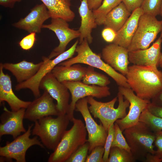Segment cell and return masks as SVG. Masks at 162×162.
I'll return each mask as SVG.
<instances>
[{"label": "cell", "instance_id": "cell-33", "mask_svg": "<svg viewBox=\"0 0 162 162\" xmlns=\"http://www.w3.org/2000/svg\"><path fill=\"white\" fill-rule=\"evenodd\" d=\"M89 144L87 141L80 146L66 162H85L88 155Z\"/></svg>", "mask_w": 162, "mask_h": 162}, {"label": "cell", "instance_id": "cell-30", "mask_svg": "<svg viewBox=\"0 0 162 162\" xmlns=\"http://www.w3.org/2000/svg\"><path fill=\"white\" fill-rule=\"evenodd\" d=\"M139 121L146 124L155 133L162 130V118L153 115L147 108L141 113Z\"/></svg>", "mask_w": 162, "mask_h": 162}, {"label": "cell", "instance_id": "cell-29", "mask_svg": "<svg viewBox=\"0 0 162 162\" xmlns=\"http://www.w3.org/2000/svg\"><path fill=\"white\" fill-rule=\"evenodd\" d=\"M136 160L131 152L118 147L111 148L107 162H135Z\"/></svg>", "mask_w": 162, "mask_h": 162}, {"label": "cell", "instance_id": "cell-6", "mask_svg": "<svg viewBox=\"0 0 162 162\" xmlns=\"http://www.w3.org/2000/svg\"><path fill=\"white\" fill-rule=\"evenodd\" d=\"M123 133L136 160L144 162L148 153L155 154L153 144L156 138L155 133L145 123L139 121L124 130Z\"/></svg>", "mask_w": 162, "mask_h": 162}, {"label": "cell", "instance_id": "cell-28", "mask_svg": "<svg viewBox=\"0 0 162 162\" xmlns=\"http://www.w3.org/2000/svg\"><path fill=\"white\" fill-rule=\"evenodd\" d=\"M122 0H104L97 9L92 10L97 25H103L107 15L122 2Z\"/></svg>", "mask_w": 162, "mask_h": 162}, {"label": "cell", "instance_id": "cell-21", "mask_svg": "<svg viewBox=\"0 0 162 162\" xmlns=\"http://www.w3.org/2000/svg\"><path fill=\"white\" fill-rule=\"evenodd\" d=\"M143 14L141 8L134 10L124 25L116 32L112 43L128 48L137 29L140 18Z\"/></svg>", "mask_w": 162, "mask_h": 162}, {"label": "cell", "instance_id": "cell-13", "mask_svg": "<svg viewBox=\"0 0 162 162\" xmlns=\"http://www.w3.org/2000/svg\"><path fill=\"white\" fill-rule=\"evenodd\" d=\"M39 88L47 92L57 101L56 106L60 114H67L70 95L68 88L58 81L51 72L41 80Z\"/></svg>", "mask_w": 162, "mask_h": 162}, {"label": "cell", "instance_id": "cell-16", "mask_svg": "<svg viewBox=\"0 0 162 162\" xmlns=\"http://www.w3.org/2000/svg\"><path fill=\"white\" fill-rule=\"evenodd\" d=\"M129 52L128 48L112 43L102 49L100 56L106 63L125 76L130 63Z\"/></svg>", "mask_w": 162, "mask_h": 162}, {"label": "cell", "instance_id": "cell-37", "mask_svg": "<svg viewBox=\"0 0 162 162\" xmlns=\"http://www.w3.org/2000/svg\"><path fill=\"white\" fill-rule=\"evenodd\" d=\"M154 145L157 148L155 154L162 160V130L155 132Z\"/></svg>", "mask_w": 162, "mask_h": 162}, {"label": "cell", "instance_id": "cell-25", "mask_svg": "<svg viewBox=\"0 0 162 162\" xmlns=\"http://www.w3.org/2000/svg\"><path fill=\"white\" fill-rule=\"evenodd\" d=\"M87 68L79 64L70 66L57 65L51 72L59 82L80 81L85 75Z\"/></svg>", "mask_w": 162, "mask_h": 162}, {"label": "cell", "instance_id": "cell-35", "mask_svg": "<svg viewBox=\"0 0 162 162\" xmlns=\"http://www.w3.org/2000/svg\"><path fill=\"white\" fill-rule=\"evenodd\" d=\"M104 146H98L95 147L87 155L85 162H104Z\"/></svg>", "mask_w": 162, "mask_h": 162}, {"label": "cell", "instance_id": "cell-15", "mask_svg": "<svg viewBox=\"0 0 162 162\" xmlns=\"http://www.w3.org/2000/svg\"><path fill=\"white\" fill-rule=\"evenodd\" d=\"M53 99L46 91L36 98L26 109L24 118L34 122L48 116L60 115Z\"/></svg>", "mask_w": 162, "mask_h": 162}, {"label": "cell", "instance_id": "cell-41", "mask_svg": "<svg viewBox=\"0 0 162 162\" xmlns=\"http://www.w3.org/2000/svg\"><path fill=\"white\" fill-rule=\"evenodd\" d=\"M161 160L155 154L148 153L145 157L144 162H161Z\"/></svg>", "mask_w": 162, "mask_h": 162}, {"label": "cell", "instance_id": "cell-45", "mask_svg": "<svg viewBox=\"0 0 162 162\" xmlns=\"http://www.w3.org/2000/svg\"><path fill=\"white\" fill-rule=\"evenodd\" d=\"M161 33H162V31ZM159 65L162 68V56L160 60Z\"/></svg>", "mask_w": 162, "mask_h": 162}, {"label": "cell", "instance_id": "cell-39", "mask_svg": "<svg viewBox=\"0 0 162 162\" xmlns=\"http://www.w3.org/2000/svg\"><path fill=\"white\" fill-rule=\"evenodd\" d=\"M102 36L105 41L107 42H113L116 35V32L109 28H105L102 32Z\"/></svg>", "mask_w": 162, "mask_h": 162}, {"label": "cell", "instance_id": "cell-32", "mask_svg": "<svg viewBox=\"0 0 162 162\" xmlns=\"http://www.w3.org/2000/svg\"><path fill=\"white\" fill-rule=\"evenodd\" d=\"M114 124L115 134L111 148L113 147H118L131 152L130 147L122 133L123 131L116 122Z\"/></svg>", "mask_w": 162, "mask_h": 162}, {"label": "cell", "instance_id": "cell-24", "mask_svg": "<svg viewBox=\"0 0 162 162\" xmlns=\"http://www.w3.org/2000/svg\"><path fill=\"white\" fill-rule=\"evenodd\" d=\"M46 6L51 18H60L67 21L73 20L75 14L70 8L71 0H40Z\"/></svg>", "mask_w": 162, "mask_h": 162}, {"label": "cell", "instance_id": "cell-23", "mask_svg": "<svg viewBox=\"0 0 162 162\" xmlns=\"http://www.w3.org/2000/svg\"><path fill=\"white\" fill-rule=\"evenodd\" d=\"M43 61L34 64L23 60L16 63H2L4 69L10 71L18 83L26 81L33 76L39 70Z\"/></svg>", "mask_w": 162, "mask_h": 162}, {"label": "cell", "instance_id": "cell-11", "mask_svg": "<svg viewBox=\"0 0 162 162\" xmlns=\"http://www.w3.org/2000/svg\"><path fill=\"white\" fill-rule=\"evenodd\" d=\"M75 110L80 112L85 121L88 133L87 141L89 144V152L97 146H104L108 131L101 122L99 124L93 118L88 109L86 97L80 99L77 101Z\"/></svg>", "mask_w": 162, "mask_h": 162}, {"label": "cell", "instance_id": "cell-31", "mask_svg": "<svg viewBox=\"0 0 162 162\" xmlns=\"http://www.w3.org/2000/svg\"><path fill=\"white\" fill-rule=\"evenodd\" d=\"M162 0H144L141 8L143 13L156 17L160 15Z\"/></svg>", "mask_w": 162, "mask_h": 162}, {"label": "cell", "instance_id": "cell-44", "mask_svg": "<svg viewBox=\"0 0 162 162\" xmlns=\"http://www.w3.org/2000/svg\"><path fill=\"white\" fill-rule=\"evenodd\" d=\"M16 2L14 0H0V4L5 7L13 8Z\"/></svg>", "mask_w": 162, "mask_h": 162}, {"label": "cell", "instance_id": "cell-40", "mask_svg": "<svg viewBox=\"0 0 162 162\" xmlns=\"http://www.w3.org/2000/svg\"><path fill=\"white\" fill-rule=\"evenodd\" d=\"M147 109L153 115L162 118V106L156 105L151 102Z\"/></svg>", "mask_w": 162, "mask_h": 162}, {"label": "cell", "instance_id": "cell-12", "mask_svg": "<svg viewBox=\"0 0 162 162\" xmlns=\"http://www.w3.org/2000/svg\"><path fill=\"white\" fill-rule=\"evenodd\" d=\"M118 92L130 103L129 111L126 116L115 122L123 131L138 123L141 113L147 108L148 104L151 101L140 98L130 88L119 86Z\"/></svg>", "mask_w": 162, "mask_h": 162}, {"label": "cell", "instance_id": "cell-18", "mask_svg": "<svg viewBox=\"0 0 162 162\" xmlns=\"http://www.w3.org/2000/svg\"><path fill=\"white\" fill-rule=\"evenodd\" d=\"M51 18V15L46 6L43 3L37 4L24 18L14 23L13 26L29 33L41 32L44 22Z\"/></svg>", "mask_w": 162, "mask_h": 162}, {"label": "cell", "instance_id": "cell-34", "mask_svg": "<svg viewBox=\"0 0 162 162\" xmlns=\"http://www.w3.org/2000/svg\"><path fill=\"white\" fill-rule=\"evenodd\" d=\"M115 134L114 124L111 125L108 130V134L104 146V152L103 157L104 162H107Z\"/></svg>", "mask_w": 162, "mask_h": 162}, {"label": "cell", "instance_id": "cell-8", "mask_svg": "<svg viewBox=\"0 0 162 162\" xmlns=\"http://www.w3.org/2000/svg\"><path fill=\"white\" fill-rule=\"evenodd\" d=\"M79 42L77 40L68 50L60 54L53 59L43 56V64L36 74L29 80L18 83L15 86L17 91L24 89L31 90L36 98L40 96L39 86L42 79L51 72L54 68L61 62L72 57Z\"/></svg>", "mask_w": 162, "mask_h": 162}, {"label": "cell", "instance_id": "cell-22", "mask_svg": "<svg viewBox=\"0 0 162 162\" xmlns=\"http://www.w3.org/2000/svg\"><path fill=\"white\" fill-rule=\"evenodd\" d=\"M78 12L81 19L80 26L78 29L80 33V44L86 39L88 44H90L93 39L91 34L92 30L96 28L97 25L92 10L88 7L87 0H81Z\"/></svg>", "mask_w": 162, "mask_h": 162}, {"label": "cell", "instance_id": "cell-3", "mask_svg": "<svg viewBox=\"0 0 162 162\" xmlns=\"http://www.w3.org/2000/svg\"><path fill=\"white\" fill-rule=\"evenodd\" d=\"M70 121L67 114H60L56 118L48 116L34 121L33 135L40 138L42 144L54 150L61 140Z\"/></svg>", "mask_w": 162, "mask_h": 162}, {"label": "cell", "instance_id": "cell-19", "mask_svg": "<svg viewBox=\"0 0 162 162\" xmlns=\"http://www.w3.org/2000/svg\"><path fill=\"white\" fill-rule=\"evenodd\" d=\"M26 109L21 108L16 111L8 110L4 107L3 112L0 116V136L11 135L14 139L21 133L26 130L23 124Z\"/></svg>", "mask_w": 162, "mask_h": 162}, {"label": "cell", "instance_id": "cell-27", "mask_svg": "<svg viewBox=\"0 0 162 162\" xmlns=\"http://www.w3.org/2000/svg\"><path fill=\"white\" fill-rule=\"evenodd\" d=\"M82 82L88 85L106 86L110 83L109 78L105 75L95 71L94 67L89 66L82 79Z\"/></svg>", "mask_w": 162, "mask_h": 162}, {"label": "cell", "instance_id": "cell-43", "mask_svg": "<svg viewBox=\"0 0 162 162\" xmlns=\"http://www.w3.org/2000/svg\"><path fill=\"white\" fill-rule=\"evenodd\" d=\"M151 102L156 105L162 106V90L151 99Z\"/></svg>", "mask_w": 162, "mask_h": 162}, {"label": "cell", "instance_id": "cell-38", "mask_svg": "<svg viewBox=\"0 0 162 162\" xmlns=\"http://www.w3.org/2000/svg\"><path fill=\"white\" fill-rule=\"evenodd\" d=\"M144 0H122L128 10L130 13L140 8Z\"/></svg>", "mask_w": 162, "mask_h": 162}, {"label": "cell", "instance_id": "cell-2", "mask_svg": "<svg viewBox=\"0 0 162 162\" xmlns=\"http://www.w3.org/2000/svg\"><path fill=\"white\" fill-rule=\"evenodd\" d=\"M86 98L90 113L94 118L99 119L107 131L117 120L126 116V109L130 105L129 101L126 99L124 100L123 96L119 92L117 97L106 102L98 101L91 96Z\"/></svg>", "mask_w": 162, "mask_h": 162}, {"label": "cell", "instance_id": "cell-9", "mask_svg": "<svg viewBox=\"0 0 162 162\" xmlns=\"http://www.w3.org/2000/svg\"><path fill=\"white\" fill-rule=\"evenodd\" d=\"M33 126V124L29 125L23 134L18 136L12 142H7L4 146L0 147V156L8 160L14 159L17 162H25L26 152L31 146L38 145L44 148L37 136L30 138Z\"/></svg>", "mask_w": 162, "mask_h": 162}, {"label": "cell", "instance_id": "cell-46", "mask_svg": "<svg viewBox=\"0 0 162 162\" xmlns=\"http://www.w3.org/2000/svg\"><path fill=\"white\" fill-rule=\"evenodd\" d=\"M14 0L16 2H20L21 1H22V0Z\"/></svg>", "mask_w": 162, "mask_h": 162}, {"label": "cell", "instance_id": "cell-4", "mask_svg": "<svg viewBox=\"0 0 162 162\" xmlns=\"http://www.w3.org/2000/svg\"><path fill=\"white\" fill-rule=\"evenodd\" d=\"M89 44L84 39L75 50L77 55L64 61L58 65L70 66L76 64H84L96 68L105 72L111 77L119 86L130 88L126 76L119 73L101 59V56L94 52Z\"/></svg>", "mask_w": 162, "mask_h": 162}, {"label": "cell", "instance_id": "cell-47", "mask_svg": "<svg viewBox=\"0 0 162 162\" xmlns=\"http://www.w3.org/2000/svg\"><path fill=\"white\" fill-rule=\"evenodd\" d=\"M160 15L162 17V8H161V13Z\"/></svg>", "mask_w": 162, "mask_h": 162}, {"label": "cell", "instance_id": "cell-5", "mask_svg": "<svg viewBox=\"0 0 162 162\" xmlns=\"http://www.w3.org/2000/svg\"><path fill=\"white\" fill-rule=\"evenodd\" d=\"M73 125L66 130L58 145L50 155L49 162H66L81 146L87 141L85 125L80 119L74 117Z\"/></svg>", "mask_w": 162, "mask_h": 162}, {"label": "cell", "instance_id": "cell-26", "mask_svg": "<svg viewBox=\"0 0 162 162\" xmlns=\"http://www.w3.org/2000/svg\"><path fill=\"white\" fill-rule=\"evenodd\" d=\"M131 13L122 2L107 15L103 25L105 28H110L117 32L124 25Z\"/></svg>", "mask_w": 162, "mask_h": 162}, {"label": "cell", "instance_id": "cell-1", "mask_svg": "<svg viewBox=\"0 0 162 162\" xmlns=\"http://www.w3.org/2000/svg\"><path fill=\"white\" fill-rule=\"evenodd\" d=\"M125 76L130 88L142 99L150 100L162 90V72L158 68L133 64Z\"/></svg>", "mask_w": 162, "mask_h": 162}, {"label": "cell", "instance_id": "cell-14", "mask_svg": "<svg viewBox=\"0 0 162 162\" xmlns=\"http://www.w3.org/2000/svg\"><path fill=\"white\" fill-rule=\"evenodd\" d=\"M68 22L62 18H52L50 24L43 25L42 28H47L53 32L59 41L58 45L53 50L48 57L50 59L55 58L64 52L70 41L80 37L78 30L70 28Z\"/></svg>", "mask_w": 162, "mask_h": 162}, {"label": "cell", "instance_id": "cell-20", "mask_svg": "<svg viewBox=\"0 0 162 162\" xmlns=\"http://www.w3.org/2000/svg\"><path fill=\"white\" fill-rule=\"evenodd\" d=\"M2 63L0 64V102H6L11 110L17 111L21 108L26 109L31 101L22 100L14 93L12 88L10 76L5 74Z\"/></svg>", "mask_w": 162, "mask_h": 162}, {"label": "cell", "instance_id": "cell-7", "mask_svg": "<svg viewBox=\"0 0 162 162\" xmlns=\"http://www.w3.org/2000/svg\"><path fill=\"white\" fill-rule=\"evenodd\" d=\"M162 31V20L143 14L140 17L138 27L130 44L129 52L147 49Z\"/></svg>", "mask_w": 162, "mask_h": 162}, {"label": "cell", "instance_id": "cell-10", "mask_svg": "<svg viewBox=\"0 0 162 162\" xmlns=\"http://www.w3.org/2000/svg\"><path fill=\"white\" fill-rule=\"evenodd\" d=\"M62 82L68 88L71 94V101L67 113L71 121L74 117L75 105L79 99L88 96L102 98L111 94L110 88L107 86L88 85L81 81H65Z\"/></svg>", "mask_w": 162, "mask_h": 162}, {"label": "cell", "instance_id": "cell-42", "mask_svg": "<svg viewBox=\"0 0 162 162\" xmlns=\"http://www.w3.org/2000/svg\"><path fill=\"white\" fill-rule=\"evenodd\" d=\"M102 0H87L89 8L93 10L97 9L101 4Z\"/></svg>", "mask_w": 162, "mask_h": 162}, {"label": "cell", "instance_id": "cell-36", "mask_svg": "<svg viewBox=\"0 0 162 162\" xmlns=\"http://www.w3.org/2000/svg\"><path fill=\"white\" fill-rule=\"evenodd\" d=\"M35 32H32L24 37L19 43L20 47L23 50H28L33 46L36 40Z\"/></svg>", "mask_w": 162, "mask_h": 162}, {"label": "cell", "instance_id": "cell-17", "mask_svg": "<svg viewBox=\"0 0 162 162\" xmlns=\"http://www.w3.org/2000/svg\"><path fill=\"white\" fill-rule=\"evenodd\" d=\"M162 34L151 46L129 52V60L133 65L158 68L162 56Z\"/></svg>", "mask_w": 162, "mask_h": 162}]
</instances>
